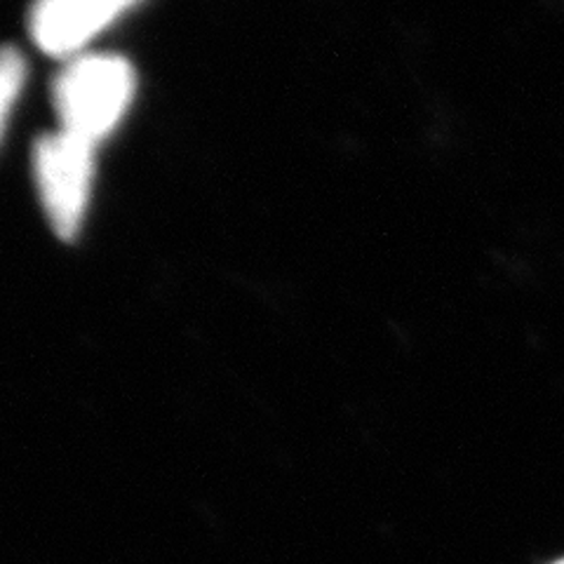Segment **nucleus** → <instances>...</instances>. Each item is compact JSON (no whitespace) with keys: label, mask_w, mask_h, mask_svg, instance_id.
Here are the masks:
<instances>
[{"label":"nucleus","mask_w":564,"mask_h":564,"mask_svg":"<svg viewBox=\"0 0 564 564\" xmlns=\"http://www.w3.org/2000/svg\"><path fill=\"white\" fill-rule=\"evenodd\" d=\"M555 564H564V560H560V562H555Z\"/></svg>","instance_id":"39448f33"},{"label":"nucleus","mask_w":564,"mask_h":564,"mask_svg":"<svg viewBox=\"0 0 564 564\" xmlns=\"http://www.w3.org/2000/svg\"><path fill=\"white\" fill-rule=\"evenodd\" d=\"M95 144L64 130L33 147V176L45 217L62 240H74L85 221L95 184Z\"/></svg>","instance_id":"f03ea898"},{"label":"nucleus","mask_w":564,"mask_h":564,"mask_svg":"<svg viewBox=\"0 0 564 564\" xmlns=\"http://www.w3.org/2000/svg\"><path fill=\"white\" fill-rule=\"evenodd\" d=\"M141 0H33L29 33L45 55L70 59Z\"/></svg>","instance_id":"7ed1b4c3"},{"label":"nucleus","mask_w":564,"mask_h":564,"mask_svg":"<svg viewBox=\"0 0 564 564\" xmlns=\"http://www.w3.org/2000/svg\"><path fill=\"white\" fill-rule=\"evenodd\" d=\"M134 93L137 74L126 57H70L52 83V104L59 116V130L97 147L128 116Z\"/></svg>","instance_id":"f257e3e1"},{"label":"nucleus","mask_w":564,"mask_h":564,"mask_svg":"<svg viewBox=\"0 0 564 564\" xmlns=\"http://www.w3.org/2000/svg\"><path fill=\"white\" fill-rule=\"evenodd\" d=\"M26 59L20 50L0 47V139H3L10 116L26 85Z\"/></svg>","instance_id":"20e7f679"}]
</instances>
